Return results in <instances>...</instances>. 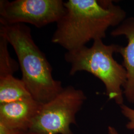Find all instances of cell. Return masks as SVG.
Listing matches in <instances>:
<instances>
[{
    "label": "cell",
    "mask_w": 134,
    "mask_h": 134,
    "mask_svg": "<svg viewBox=\"0 0 134 134\" xmlns=\"http://www.w3.org/2000/svg\"><path fill=\"white\" fill-rule=\"evenodd\" d=\"M120 45H106L102 40H96L92 46H86L65 54V61L70 64V76L81 71L88 72L104 84L110 100L120 106L124 104L123 89L127 82V72L123 65L113 57Z\"/></svg>",
    "instance_id": "3957f363"
},
{
    "label": "cell",
    "mask_w": 134,
    "mask_h": 134,
    "mask_svg": "<svg viewBox=\"0 0 134 134\" xmlns=\"http://www.w3.org/2000/svg\"><path fill=\"white\" fill-rule=\"evenodd\" d=\"M7 39L0 35V77L14 76L19 69V62L10 56Z\"/></svg>",
    "instance_id": "9c48e42d"
},
{
    "label": "cell",
    "mask_w": 134,
    "mask_h": 134,
    "mask_svg": "<svg viewBox=\"0 0 134 134\" xmlns=\"http://www.w3.org/2000/svg\"><path fill=\"white\" fill-rule=\"evenodd\" d=\"M65 11L62 0H1L0 24H28L41 28L57 23Z\"/></svg>",
    "instance_id": "5b68a950"
},
{
    "label": "cell",
    "mask_w": 134,
    "mask_h": 134,
    "mask_svg": "<svg viewBox=\"0 0 134 134\" xmlns=\"http://www.w3.org/2000/svg\"><path fill=\"white\" fill-rule=\"evenodd\" d=\"M43 104L33 98L0 105V122L29 131Z\"/></svg>",
    "instance_id": "8992f818"
},
{
    "label": "cell",
    "mask_w": 134,
    "mask_h": 134,
    "mask_svg": "<svg viewBox=\"0 0 134 134\" xmlns=\"http://www.w3.org/2000/svg\"><path fill=\"white\" fill-rule=\"evenodd\" d=\"M0 35L14 48L22 73L21 79L34 100L44 104L61 92L62 83L54 79L52 67L34 42L29 27L23 24L1 25Z\"/></svg>",
    "instance_id": "7a4b0ae2"
},
{
    "label": "cell",
    "mask_w": 134,
    "mask_h": 134,
    "mask_svg": "<svg viewBox=\"0 0 134 134\" xmlns=\"http://www.w3.org/2000/svg\"><path fill=\"white\" fill-rule=\"evenodd\" d=\"M0 134H29V131L8 126L0 122Z\"/></svg>",
    "instance_id": "8fae6325"
},
{
    "label": "cell",
    "mask_w": 134,
    "mask_h": 134,
    "mask_svg": "<svg viewBox=\"0 0 134 134\" xmlns=\"http://www.w3.org/2000/svg\"><path fill=\"white\" fill-rule=\"evenodd\" d=\"M112 36H125L128 39L126 47L120 46L118 52L123 58V66L127 75L124 96L130 103H134V18H126L111 32Z\"/></svg>",
    "instance_id": "52a82bcc"
},
{
    "label": "cell",
    "mask_w": 134,
    "mask_h": 134,
    "mask_svg": "<svg viewBox=\"0 0 134 134\" xmlns=\"http://www.w3.org/2000/svg\"><path fill=\"white\" fill-rule=\"evenodd\" d=\"M64 5L51 41L67 51L85 46L91 40H103L108 29L126 19L124 10L112 1L68 0Z\"/></svg>",
    "instance_id": "6da1fadb"
},
{
    "label": "cell",
    "mask_w": 134,
    "mask_h": 134,
    "mask_svg": "<svg viewBox=\"0 0 134 134\" xmlns=\"http://www.w3.org/2000/svg\"><path fill=\"white\" fill-rule=\"evenodd\" d=\"M86 96L72 86L64 87L53 100L43 104L29 130V134H74L71 126L76 122Z\"/></svg>",
    "instance_id": "277c9868"
},
{
    "label": "cell",
    "mask_w": 134,
    "mask_h": 134,
    "mask_svg": "<svg viewBox=\"0 0 134 134\" xmlns=\"http://www.w3.org/2000/svg\"><path fill=\"white\" fill-rule=\"evenodd\" d=\"M107 134H120L117 130L112 126H109L107 129Z\"/></svg>",
    "instance_id": "7c38bea8"
},
{
    "label": "cell",
    "mask_w": 134,
    "mask_h": 134,
    "mask_svg": "<svg viewBox=\"0 0 134 134\" xmlns=\"http://www.w3.org/2000/svg\"><path fill=\"white\" fill-rule=\"evenodd\" d=\"M120 107L122 114L128 120L126 128L134 132V109L124 104L120 105Z\"/></svg>",
    "instance_id": "30bf717a"
},
{
    "label": "cell",
    "mask_w": 134,
    "mask_h": 134,
    "mask_svg": "<svg viewBox=\"0 0 134 134\" xmlns=\"http://www.w3.org/2000/svg\"><path fill=\"white\" fill-rule=\"evenodd\" d=\"M32 98L24 81L14 76L0 77V105Z\"/></svg>",
    "instance_id": "ba28073f"
}]
</instances>
